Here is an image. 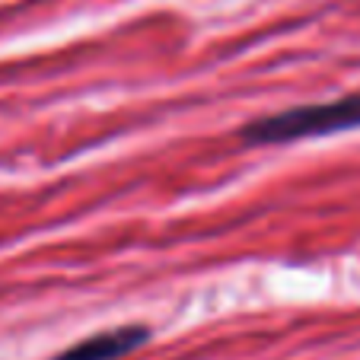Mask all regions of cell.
<instances>
[{
    "mask_svg": "<svg viewBox=\"0 0 360 360\" xmlns=\"http://www.w3.org/2000/svg\"><path fill=\"white\" fill-rule=\"evenodd\" d=\"M150 332L143 326H122V328H109V332L89 335L86 341L68 347L64 354H58L55 360H118L124 354L137 351L141 345H147Z\"/></svg>",
    "mask_w": 360,
    "mask_h": 360,
    "instance_id": "7a4b0ae2",
    "label": "cell"
},
{
    "mask_svg": "<svg viewBox=\"0 0 360 360\" xmlns=\"http://www.w3.org/2000/svg\"><path fill=\"white\" fill-rule=\"evenodd\" d=\"M347 128H360V93L335 102H322V105H300V109H287L278 115L249 122L243 128V141L287 143L300 141V137H322Z\"/></svg>",
    "mask_w": 360,
    "mask_h": 360,
    "instance_id": "6da1fadb",
    "label": "cell"
}]
</instances>
